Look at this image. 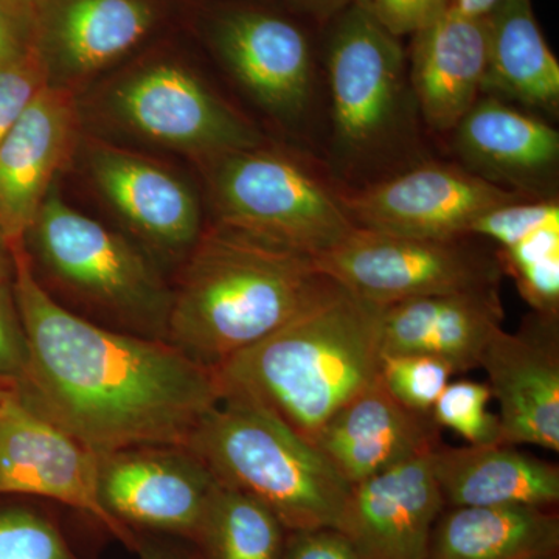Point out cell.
Returning a JSON list of instances; mask_svg holds the SVG:
<instances>
[{"label": "cell", "mask_w": 559, "mask_h": 559, "mask_svg": "<svg viewBox=\"0 0 559 559\" xmlns=\"http://www.w3.org/2000/svg\"><path fill=\"white\" fill-rule=\"evenodd\" d=\"M27 370L17 382L46 417L95 454L186 448L221 400L213 369L157 337L120 333L62 307L40 285L27 248L11 250Z\"/></svg>", "instance_id": "1"}, {"label": "cell", "mask_w": 559, "mask_h": 559, "mask_svg": "<svg viewBox=\"0 0 559 559\" xmlns=\"http://www.w3.org/2000/svg\"><path fill=\"white\" fill-rule=\"evenodd\" d=\"M381 312L331 280L285 325L213 369L221 396L259 404L314 444L326 423L378 380Z\"/></svg>", "instance_id": "2"}, {"label": "cell", "mask_w": 559, "mask_h": 559, "mask_svg": "<svg viewBox=\"0 0 559 559\" xmlns=\"http://www.w3.org/2000/svg\"><path fill=\"white\" fill-rule=\"evenodd\" d=\"M330 283L312 257L218 223L189 250L165 341L215 369L285 325Z\"/></svg>", "instance_id": "3"}, {"label": "cell", "mask_w": 559, "mask_h": 559, "mask_svg": "<svg viewBox=\"0 0 559 559\" xmlns=\"http://www.w3.org/2000/svg\"><path fill=\"white\" fill-rule=\"evenodd\" d=\"M186 450L218 484L260 500L288 532L341 528L352 487L314 444L259 404L221 396Z\"/></svg>", "instance_id": "4"}, {"label": "cell", "mask_w": 559, "mask_h": 559, "mask_svg": "<svg viewBox=\"0 0 559 559\" xmlns=\"http://www.w3.org/2000/svg\"><path fill=\"white\" fill-rule=\"evenodd\" d=\"M44 270L84 300L165 340L171 289L153 261L117 231L70 207L57 191L25 237Z\"/></svg>", "instance_id": "5"}, {"label": "cell", "mask_w": 559, "mask_h": 559, "mask_svg": "<svg viewBox=\"0 0 559 559\" xmlns=\"http://www.w3.org/2000/svg\"><path fill=\"white\" fill-rule=\"evenodd\" d=\"M209 165L223 226L312 259L356 229L342 200L283 154L255 146Z\"/></svg>", "instance_id": "6"}, {"label": "cell", "mask_w": 559, "mask_h": 559, "mask_svg": "<svg viewBox=\"0 0 559 559\" xmlns=\"http://www.w3.org/2000/svg\"><path fill=\"white\" fill-rule=\"evenodd\" d=\"M466 238L429 240L356 226L314 263L337 285L380 307L499 285L503 271L498 252Z\"/></svg>", "instance_id": "7"}, {"label": "cell", "mask_w": 559, "mask_h": 559, "mask_svg": "<svg viewBox=\"0 0 559 559\" xmlns=\"http://www.w3.org/2000/svg\"><path fill=\"white\" fill-rule=\"evenodd\" d=\"M0 495L58 500L105 525L135 550L139 538L103 507L98 454L51 421L17 382L0 380Z\"/></svg>", "instance_id": "8"}, {"label": "cell", "mask_w": 559, "mask_h": 559, "mask_svg": "<svg viewBox=\"0 0 559 559\" xmlns=\"http://www.w3.org/2000/svg\"><path fill=\"white\" fill-rule=\"evenodd\" d=\"M108 103L128 130L207 164L261 145L248 120L176 62L138 70L114 87Z\"/></svg>", "instance_id": "9"}, {"label": "cell", "mask_w": 559, "mask_h": 559, "mask_svg": "<svg viewBox=\"0 0 559 559\" xmlns=\"http://www.w3.org/2000/svg\"><path fill=\"white\" fill-rule=\"evenodd\" d=\"M522 200L484 176L448 165H425L342 200L353 223L403 237L454 240L469 237L484 213Z\"/></svg>", "instance_id": "10"}, {"label": "cell", "mask_w": 559, "mask_h": 559, "mask_svg": "<svg viewBox=\"0 0 559 559\" xmlns=\"http://www.w3.org/2000/svg\"><path fill=\"white\" fill-rule=\"evenodd\" d=\"M216 484L186 448L135 447L98 455L103 507L127 527L194 540Z\"/></svg>", "instance_id": "11"}, {"label": "cell", "mask_w": 559, "mask_h": 559, "mask_svg": "<svg viewBox=\"0 0 559 559\" xmlns=\"http://www.w3.org/2000/svg\"><path fill=\"white\" fill-rule=\"evenodd\" d=\"M403 60L399 40L362 3L345 9L329 51L334 128L344 148L353 153L369 150L392 127Z\"/></svg>", "instance_id": "12"}, {"label": "cell", "mask_w": 559, "mask_h": 559, "mask_svg": "<svg viewBox=\"0 0 559 559\" xmlns=\"http://www.w3.org/2000/svg\"><path fill=\"white\" fill-rule=\"evenodd\" d=\"M80 139L75 91L46 84L0 140V238L25 246L53 180L72 160Z\"/></svg>", "instance_id": "13"}, {"label": "cell", "mask_w": 559, "mask_h": 559, "mask_svg": "<svg viewBox=\"0 0 559 559\" xmlns=\"http://www.w3.org/2000/svg\"><path fill=\"white\" fill-rule=\"evenodd\" d=\"M498 401L500 443L559 451L558 318L530 316L516 333L500 330L481 358Z\"/></svg>", "instance_id": "14"}, {"label": "cell", "mask_w": 559, "mask_h": 559, "mask_svg": "<svg viewBox=\"0 0 559 559\" xmlns=\"http://www.w3.org/2000/svg\"><path fill=\"white\" fill-rule=\"evenodd\" d=\"M432 452L349 489L340 530L362 559H428L430 535L444 509Z\"/></svg>", "instance_id": "15"}, {"label": "cell", "mask_w": 559, "mask_h": 559, "mask_svg": "<svg viewBox=\"0 0 559 559\" xmlns=\"http://www.w3.org/2000/svg\"><path fill=\"white\" fill-rule=\"evenodd\" d=\"M36 47L51 86L75 91L134 49L156 22L153 0H35Z\"/></svg>", "instance_id": "16"}, {"label": "cell", "mask_w": 559, "mask_h": 559, "mask_svg": "<svg viewBox=\"0 0 559 559\" xmlns=\"http://www.w3.org/2000/svg\"><path fill=\"white\" fill-rule=\"evenodd\" d=\"M441 444V428L432 415L407 409L390 395L380 378L355 396L314 441L349 487Z\"/></svg>", "instance_id": "17"}, {"label": "cell", "mask_w": 559, "mask_h": 559, "mask_svg": "<svg viewBox=\"0 0 559 559\" xmlns=\"http://www.w3.org/2000/svg\"><path fill=\"white\" fill-rule=\"evenodd\" d=\"M92 178L106 201L143 240L189 252L201 235V212L190 187L142 154L105 142L87 146Z\"/></svg>", "instance_id": "18"}, {"label": "cell", "mask_w": 559, "mask_h": 559, "mask_svg": "<svg viewBox=\"0 0 559 559\" xmlns=\"http://www.w3.org/2000/svg\"><path fill=\"white\" fill-rule=\"evenodd\" d=\"M503 319L499 285L388 305L381 312V355L433 356L463 374L479 369Z\"/></svg>", "instance_id": "19"}, {"label": "cell", "mask_w": 559, "mask_h": 559, "mask_svg": "<svg viewBox=\"0 0 559 559\" xmlns=\"http://www.w3.org/2000/svg\"><path fill=\"white\" fill-rule=\"evenodd\" d=\"M215 40L221 57L261 106L282 117L305 109L311 53L296 25L263 11H231L216 25Z\"/></svg>", "instance_id": "20"}, {"label": "cell", "mask_w": 559, "mask_h": 559, "mask_svg": "<svg viewBox=\"0 0 559 559\" xmlns=\"http://www.w3.org/2000/svg\"><path fill=\"white\" fill-rule=\"evenodd\" d=\"M488 68V24L454 7L415 35L412 84L428 124L450 131L479 100Z\"/></svg>", "instance_id": "21"}, {"label": "cell", "mask_w": 559, "mask_h": 559, "mask_svg": "<svg viewBox=\"0 0 559 559\" xmlns=\"http://www.w3.org/2000/svg\"><path fill=\"white\" fill-rule=\"evenodd\" d=\"M437 484L450 507L528 506L559 500V468L506 443L444 447L432 452Z\"/></svg>", "instance_id": "22"}, {"label": "cell", "mask_w": 559, "mask_h": 559, "mask_svg": "<svg viewBox=\"0 0 559 559\" xmlns=\"http://www.w3.org/2000/svg\"><path fill=\"white\" fill-rule=\"evenodd\" d=\"M559 518L546 507H451L429 540L428 559H558Z\"/></svg>", "instance_id": "23"}, {"label": "cell", "mask_w": 559, "mask_h": 559, "mask_svg": "<svg viewBox=\"0 0 559 559\" xmlns=\"http://www.w3.org/2000/svg\"><path fill=\"white\" fill-rule=\"evenodd\" d=\"M484 87L525 106L557 109L559 64L540 32L532 0H503L487 17Z\"/></svg>", "instance_id": "24"}, {"label": "cell", "mask_w": 559, "mask_h": 559, "mask_svg": "<svg viewBox=\"0 0 559 559\" xmlns=\"http://www.w3.org/2000/svg\"><path fill=\"white\" fill-rule=\"evenodd\" d=\"M454 130L463 157L496 178H533L558 162V131L495 97L474 103Z\"/></svg>", "instance_id": "25"}, {"label": "cell", "mask_w": 559, "mask_h": 559, "mask_svg": "<svg viewBox=\"0 0 559 559\" xmlns=\"http://www.w3.org/2000/svg\"><path fill=\"white\" fill-rule=\"evenodd\" d=\"M286 533L260 500L216 484L194 540L205 559H282Z\"/></svg>", "instance_id": "26"}, {"label": "cell", "mask_w": 559, "mask_h": 559, "mask_svg": "<svg viewBox=\"0 0 559 559\" xmlns=\"http://www.w3.org/2000/svg\"><path fill=\"white\" fill-rule=\"evenodd\" d=\"M457 371L447 360L428 355H381L378 378L407 409L430 415L441 392Z\"/></svg>", "instance_id": "27"}, {"label": "cell", "mask_w": 559, "mask_h": 559, "mask_svg": "<svg viewBox=\"0 0 559 559\" xmlns=\"http://www.w3.org/2000/svg\"><path fill=\"white\" fill-rule=\"evenodd\" d=\"M492 400L487 382L450 381L433 404V421L450 429L468 444L500 443L499 415L488 409Z\"/></svg>", "instance_id": "28"}, {"label": "cell", "mask_w": 559, "mask_h": 559, "mask_svg": "<svg viewBox=\"0 0 559 559\" xmlns=\"http://www.w3.org/2000/svg\"><path fill=\"white\" fill-rule=\"evenodd\" d=\"M0 559L75 558L49 520L27 509H2Z\"/></svg>", "instance_id": "29"}, {"label": "cell", "mask_w": 559, "mask_h": 559, "mask_svg": "<svg viewBox=\"0 0 559 559\" xmlns=\"http://www.w3.org/2000/svg\"><path fill=\"white\" fill-rule=\"evenodd\" d=\"M555 221H559L557 201H513L484 213L471 226L469 237L488 238L507 249Z\"/></svg>", "instance_id": "30"}, {"label": "cell", "mask_w": 559, "mask_h": 559, "mask_svg": "<svg viewBox=\"0 0 559 559\" xmlns=\"http://www.w3.org/2000/svg\"><path fill=\"white\" fill-rule=\"evenodd\" d=\"M46 84L49 75L38 47L21 60L0 68V140Z\"/></svg>", "instance_id": "31"}, {"label": "cell", "mask_w": 559, "mask_h": 559, "mask_svg": "<svg viewBox=\"0 0 559 559\" xmlns=\"http://www.w3.org/2000/svg\"><path fill=\"white\" fill-rule=\"evenodd\" d=\"M390 35H417L450 9L451 0H358Z\"/></svg>", "instance_id": "32"}, {"label": "cell", "mask_w": 559, "mask_h": 559, "mask_svg": "<svg viewBox=\"0 0 559 559\" xmlns=\"http://www.w3.org/2000/svg\"><path fill=\"white\" fill-rule=\"evenodd\" d=\"M522 299L546 318L559 316V253L510 272Z\"/></svg>", "instance_id": "33"}, {"label": "cell", "mask_w": 559, "mask_h": 559, "mask_svg": "<svg viewBox=\"0 0 559 559\" xmlns=\"http://www.w3.org/2000/svg\"><path fill=\"white\" fill-rule=\"evenodd\" d=\"M36 49L35 0H0V68Z\"/></svg>", "instance_id": "34"}, {"label": "cell", "mask_w": 559, "mask_h": 559, "mask_svg": "<svg viewBox=\"0 0 559 559\" xmlns=\"http://www.w3.org/2000/svg\"><path fill=\"white\" fill-rule=\"evenodd\" d=\"M27 359V342L11 283L0 285V380H24Z\"/></svg>", "instance_id": "35"}, {"label": "cell", "mask_w": 559, "mask_h": 559, "mask_svg": "<svg viewBox=\"0 0 559 559\" xmlns=\"http://www.w3.org/2000/svg\"><path fill=\"white\" fill-rule=\"evenodd\" d=\"M282 559H362V557L341 530L312 528L286 533Z\"/></svg>", "instance_id": "36"}, {"label": "cell", "mask_w": 559, "mask_h": 559, "mask_svg": "<svg viewBox=\"0 0 559 559\" xmlns=\"http://www.w3.org/2000/svg\"><path fill=\"white\" fill-rule=\"evenodd\" d=\"M557 253H559V221L540 227L510 248L500 249L498 255L503 274H510L518 267L557 255Z\"/></svg>", "instance_id": "37"}, {"label": "cell", "mask_w": 559, "mask_h": 559, "mask_svg": "<svg viewBox=\"0 0 559 559\" xmlns=\"http://www.w3.org/2000/svg\"><path fill=\"white\" fill-rule=\"evenodd\" d=\"M503 0H451V5L465 16L485 20Z\"/></svg>", "instance_id": "38"}, {"label": "cell", "mask_w": 559, "mask_h": 559, "mask_svg": "<svg viewBox=\"0 0 559 559\" xmlns=\"http://www.w3.org/2000/svg\"><path fill=\"white\" fill-rule=\"evenodd\" d=\"M135 551H138L140 559H183L175 551L165 549L159 544L150 543V540L139 539Z\"/></svg>", "instance_id": "39"}, {"label": "cell", "mask_w": 559, "mask_h": 559, "mask_svg": "<svg viewBox=\"0 0 559 559\" xmlns=\"http://www.w3.org/2000/svg\"><path fill=\"white\" fill-rule=\"evenodd\" d=\"M11 278H13V257L0 238V285H10Z\"/></svg>", "instance_id": "40"}, {"label": "cell", "mask_w": 559, "mask_h": 559, "mask_svg": "<svg viewBox=\"0 0 559 559\" xmlns=\"http://www.w3.org/2000/svg\"><path fill=\"white\" fill-rule=\"evenodd\" d=\"M297 2L304 3L305 7H310L314 11H333L340 7L352 5L358 0H297Z\"/></svg>", "instance_id": "41"}]
</instances>
